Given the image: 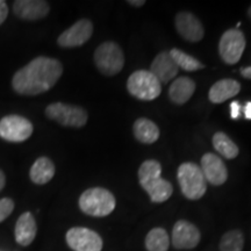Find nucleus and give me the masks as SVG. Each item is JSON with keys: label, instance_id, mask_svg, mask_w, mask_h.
<instances>
[{"label": "nucleus", "instance_id": "f257e3e1", "mask_svg": "<svg viewBox=\"0 0 251 251\" xmlns=\"http://www.w3.org/2000/svg\"><path fill=\"white\" fill-rule=\"evenodd\" d=\"M62 74L61 62L41 56L34 58L14 75L12 85L19 94L37 96L51 89L61 78Z\"/></svg>", "mask_w": 251, "mask_h": 251}, {"label": "nucleus", "instance_id": "f03ea898", "mask_svg": "<svg viewBox=\"0 0 251 251\" xmlns=\"http://www.w3.org/2000/svg\"><path fill=\"white\" fill-rule=\"evenodd\" d=\"M162 165L155 159L143 162L139 169L140 185L149 194L152 202H164L172 196L174 187L161 177Z\"/></svg>", "mask_w": 251, "mask_h": 251}, {"label": "nucleus", "instance_id": "7ed1b4c3", "mask_svg": "<svg viewBox=\"0 0 251 251\" xmlns=\"http://www.w3.org/2000/svg\"><path fill=\"white\" fill-rule=\"evenodd\" d=\"M115 198L108 190L101 187H93L86 190L79 198L81 212L90 216L102 218L114 211Z\"/></svg>", "mask_w": 251, "mask_h": 251}, {"label": "nucleus", "instance_id": "20e7f679", "mask_svg": "<svg viewBox=\"0 0 251 251\" xmlns=\"http://www.w3.org/2000/svg\"><path fill=\"white\" fill-rule=\"evenodd\" d=\"M178 183L187 199L198 200L205 196L207 185L200 166L192 162L183 163L178 168Z\"/></svg>", "mask_w": 251, "mask_h": 251}, {"label": "nucleus", "instance_id": "39448f33", "mask_svg": "<svg viewBox=\"0 0 251 251\" xmlns=\"http://www.w3.org/2000/svg\"><path fill=\"white\" fill-rule=\"evenodd\" d=\"M94 63L105 76L118 75L125 65V55L120 46L113 41L103 42L94 52Z\"/></svg>", "mask_w": 251, "mask_h": 251}, {"label": "nucleus", "instance_id": "423d86ee", "mask_svg": "<svg viewBox=\"0 0 251 251\" xmlns=\"http://www.w3.org/2000/svg\"><path fill=\"white\" fill-rule=\"evenodd\" d=\"M127 89L136 99L151 101L162 92L159 80L149 70H137L128 78Z\"/></svg>", "mask_w": 251, "mask_h": 251}, {"label": "nucleus", "instance_id": "0eeeda50", "mask_svg": "<svg viewBox=\"0 0 251 251\" xmlns=\"http://www.w3.org/2000/svg\"><path fill=\"white\" fill-rule=\"evenodd\" d=\"M46 115L50 120L58 122L65 127L80 128L86 125L87 113L79 106L69 105L64 102L50 103L46 108Z\"/></svg>", "mask_w": 251, "mask_h": 251}, {"label": "nucleus", "instance_id": "6e6552de", "mask_svg": "<svg viewBox=\"0 0 251 251\" xmlns=\"http://www.w3.org/2000/svg\"><path fill=\"white\" fill-rule=\"evenodd\" d=\"M246 37L237 28L228 29L221 36L219 43V54L226 64L233 65L240 61L246 49Z\"/></svg>", "mask_w": 251, "mask_h": 251}, {"label": "nucleus", "instance_id": "1a4fd4ad", "mask_svg": "<svg viewBox=\"0 0 251 251\" xmlns=\"http://www.w3.org/2000/svg\"><path fill=\"white\" fill-rule=\"evenodd\" d=\"M33 134V125L20 115H7L0 120V137L8 142L19 143L29 139Z\"/></svg>", "mask_w": 251, "mask_h": 251}, {"label": "nucleus", "instance_id": "9d476101", "mask_svg": "<svg viewBox=\"0 0 251 251\" xmlns=\"http://www.w3.org/2000/svg\"><path fill=\"white\" fill-rule=\"evenodd\" d=\"M67 243L74 251H101L102 238L89 228L75 227L67 233Z\"/></svg>", "mask_w": 251, "mask_h": 251}, {"label": "nucleus", "instance_id": "9b49d317", "mask_svg": "<svg viewBox=\"0 0 251 251\" xmlns=\"http://www.w3.org/2000/svg\"><path fill=\"white\" fill-rule=\"evenodd\" d=\"M93 34V25L87 19H81L70 28L63 31L57 42L63 48H75L83 46L91 39Z\"/></svg>", "mask_w": 251, "mask_h": 251}, {"label": "nucleus", "instance_id": "f8f14e48", "mask_svg": "<svg viewBox=\"0 0 251 251\" xmlns=\"http://www.w3.org/2000/svg\"><path fill=\"white\" fill-rule=\"evenodd\" d=\"M199 229L196 226L186 221L179 220L176 222L174 230H172V244L176 249L188 250L196 248L200 242Z\"/></svg>", "mask_w": 251, "mask_h": 251}, {"label": "nucleus", "instance_id": "ddd939ff", "mask_svg": "<svg viewBox=\"0 0 251 251\" xmlns=\"http://www.w3.org/2000/svg\"><path fill=\"white\" fill-rule=\"evenodd\" d=\"M176 28L179 35L188 42H199L205 35L201 21L190 12H180L176 15Z\"/></svg>", "mask_w": 251, "mask_h": 251}, {"label": "nucleus", "instance_id": "4468645a", "mask_svg": "<svg viewBox=\"0 0 251 251\" xmlns=\"http://www.w3.org/2000/svg\"><path fill=\"white\" fill-rule=\"evenodd\" d=\"M201 169L203 176H205L206 181H209L212 185L219 186L226 183L228 178V171L226 168V164L216 156L215 153L207 152L201 158Z\"/></svg>", "mask_w": 251, "mask_h": 251}, {"label": "nucleus", "instance_id": "2eb2a0df", "mask_svg": "<svg viewBox=\"0 0 251 251\" xmlns=\"http://www.w3.org/2000/svg\"><path fill=\"white\" fill-rule=\"evenodd\" d=\"M13 11L24 20H39L49 14L50 6L43 0H17L13 4Z\"/></svg>", "mask_w": 251, "mask_h": 251}, {"label": "nucleus", "instance_id": "dca6fc26", "mask_svg": "<svg viewBox=\"0 0 251 251\" xmlns=\"http://www.w3.org/2000/svg\"><path fill=\"white\" fill-rule=\"evenodd\" d=\"M149 71L159 80V83L165 84L177 76L179 68L172 59L170 52L162 51L152 61Z\"/></svg>", "mask_w": 251, "mask_h": 251}, {"label": "nucleus", "instance_id": "f3484780", "mask_svg": "<svg viewBox=\"0 0 251 251\" xmlns=\"http://www.w3.org/2000/svg\"><path fill=\"white\" fill-rule=\"evenodd\" d=\"M36 222L31 213H24L18 219L15 225V241L23 247H27L33 242L36 236Z\"/></svg>", "mask_w": 251, "mask_h": 251}, {"label": "nucleus", "instance_id": "a211bd4d", "mask_svg": "<svg viewBox=\"0 0 251 251\" xmlns=\"http://www.w3.org/2000/svg\"><path fill=\"white\" fill-rule=\"evenodd\" d=\"M241 91V84L235 79H221L211 87L208 98L213 103H222L226 100L237 96Z\"/></svg>", "mask_w": 251, "mask_h": 251}, {"label": "nucleus", "instance_id": "6ab92c4d", "mask_svg": "<svg viewBox=\"0 0 251 251\" xmlns=\"http://www.w3.org/2000/svg\"><path fill=\"white\" fill-rule=\"evenodd\" d=\"M196 91V83L188 77H179L174 80L169 89V97L171 101L177 105H184L191 99Z\"/></svg>", "mask_w": 251, "mask_h": 251}, {"label": "nucleus", "instance_id": "aec40b11", "mask_svg": "<svg viewBox=\"0 0 251 251\" xmlns=\"http://www.w3.org/2000/svg\"><path fill=\"white\" fill-rule=\"evenodd\" d=\"M30 179L33 183L43 185L49 183L55 176V165L48 157H40L31 166Z\"/></svg>", "mask_w": 251, "mask_h": 251}, {"label": "nucleus", "instance_id": "412c9836", "mask_svg": "<svg viewBox=\"0 0 251 251\" xmlns=\"http://www.w3.org/2000/svg\"><path fill=\"white\" fill-rule=\"evenodd\" d=\"M134 135L141 143H155L159 137V129L155 122L146 118H140L135 121L133 126Z\"/></svg>", "mask_w": 251, "mask_h": 251}, {"label": "nucleus", "instance_id": "4be33fe9", "mask_svg": "<svg viewBox=\"0 0 251 251\" xmlns=\"http://www.w3.org/2000/svg\"><path fill=\"white\" fill-rule=\"evenodd\" d=\"M213 147L220 155L226 157L227 159H234L238 155V147L235 144L228 135H226L222 131L215 133L213 136Z\"/></svg>", "mask_w": 251, "mask_h": 251}, {"label": "nucleus", "instance_id": "5701e85b", "mask_svg": "<svg viewBox=\"0 0 251 251\" xmlns=\"http://www.w3.org/2000/svg\"><path fill=\"white\" fill-rule=\"evenodd\" d=\"M170 240L165 229L153 228L146 237V248L148 251H168Z\"/></svg>", "mask_w": 251, "mask_h": 251}, {"label": "nucleus", "instance_id": "b1692460", "mask_svg": "<svg viewBox=\"0 0 251 251\" xmlns=\"http://www.w3.org/2000/svg\"><path fill=\"white\" fill-rule=\"evenodd\" d=\"M169 52H170L171 57L176 64H177V67L179 69H183L184 71H197L205 68V65L201 62L198 61L197 58L192 57L191 55L186 54V52L181 51L179 49L174 48Z\"/></svg>", "mask_w": 251, "mask_h": 251}, {"label": "nucleus", "instance_id": "393cba45", "mask_svg": "<svg viewBox=\"0 0 251 251\" xmlns=\"http://www.w3.org/2000/svg\"><path fill=\"white\" fill-rule=\"evenodd\" d=\"M243 247L244 236L237 229L229 230L220 241V251H242Z\"/></svg>", "mask_w": 251, "mask_h": 251}, {"label": "nucleus", "instance_id": "a878e982", "mask_svg": "<svg viewBox=\"0 0 251 251\" xmlns=\"http://www.w3.org/2000/svg\"><path fill=\"white\" fill-rule=\"evenodd\" d=\"M13 209H14L13 200L9 199V198L0 199V222H2L5 219H7L8 216L12 214Z\"/></svg>", "mask_w": 251, "mask_h": 251}, {"label": "nucleus", "instance_id": "bb28decb", "mask_svg": "<svg viewBox=\"0 0 251 251\" xmlns=\"http://www.w3.org/2000/svg\"><path fill=\"white\" fill-rule=\"evenodd\" d=\"M7 14H8L7 5H6L4 0H0V26L4 24L6 18H7Z\"/></svg>", "mask_w": 251, "mask_h": 251}, {"label": "nucleus", "instance_id": "cd10ccee", "mask_svg": "<svg viewBox=\"0 0 251 251\" xmlns=\"http://www.w3.org/2000/svg\"><path fill=\"white\" fill-rule=\"evenodd\" d=\"M241 114V105L238 101H233L230 103V115L233 119H237Z\"/></svg>", "mask_w": 251, "mask_h": 251}, {"label": "nucleus", "instance_id": "c85d7f7f", "mask_svg": "<svg viewBox=\"0 0 251 251\" xmlns=\"http://www.w3.org/2000/svg\"><path fill=\"white\" fill-rule=\"evenodd\" d=\"M244 115L248 120H251V101H248L244 106Z\"/></svg>", "mask_w": 251, "mask_h": 251}, {"label": "nucleus", "instance_id": "c756f323", "mask_svg": "<svg viewBox=\"0 0 251 251\" xmlns=\"http://www.w3.org/2000/svg\"><path fill=\"white\" fill-rule=\"evenodd\" d=\"M241 75L247 79H251V67L241 69Z\"/></svg>", "mask_w": 251, "mask_h": 251}, {"label": "nucleus", "instance_id": "7c9ffc66", "mask_svg": "<svg viewBox=\"0 0 251 251\" xmlns=\"http://www.w3.org/2000/svg\"><path fill=\"white\" fill-rule=\"evenodd\" d=\"M128 4H130L131 6H135V7H141V6L146 4V1H144V0H129Z\"/></svg>", "mask_w": 251, "mask_h": 251}, {"label": "nucleus", "instance_id": "2f4dec72", "mask_svg": "<svg viewBox=\"0 0 251 251\" xmlns=\"http://www.w3.org/2000/svg\"><path fill=\"white\" fill-rule=\"evenodd\" d=\"M5 184H6V177H5L4 172L0 170V191H1L2 188H4Z\"/></svg>", "mask_w": 251, "mask_h": 251}, {"label": "nucleus", "instance_id": "473e14b6", "mask_svg": "<svg viewBox=\"0 0 251 251\" xmlns=\"http://www.w3.org/2000/svg\"><path fill=\"white\" fill-rule=\"evenodd\" d=\"M248 15H249V18L251 19V6L249 7V9H248Z\"/></svg>", "mask_w": 251, "mask_h": 251}]
</instances>
